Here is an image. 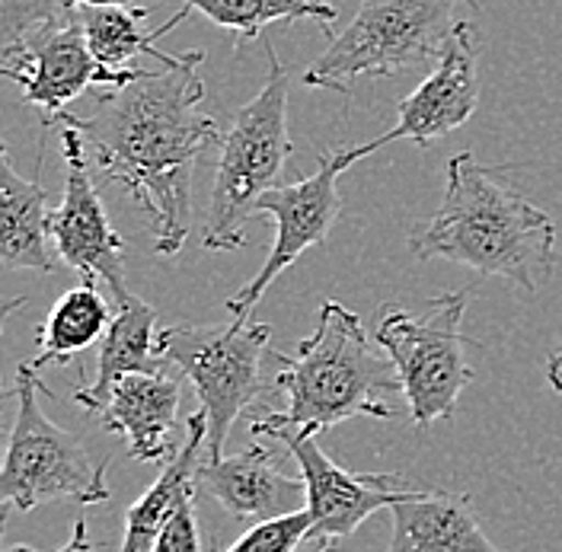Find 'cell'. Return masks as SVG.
I'll return each instance as SVG.
<instances>
[{"label":"cell","instance_id":"12","mask_svg":"<svg viewBox=\"0 0 562 552\" xmlns=\"http://www.w3.org/2000/svg\"><path fill=\"white\" fill-rule=\"evenodd\" d=\"M276 441L288 444L291 457L301 466L304 483H307V508L314 515L311 540H342V537H351L374 511L393 508L403 498L419 492L416 485H409L403 476L342 470L339 463H333L323 453V448L316 444V438L311 431H301V428L279 431Z\"/></svg>","mask_w":562,"mask_h":552},{"label":"cell","instance_id":"6","mask_svg":"<svg viewBox=\"0 0 562 552\" xmlns=\"http://www.w3.org/2000/svg\"><path fill=\"white\" fill-rule=\"evenodd\" d=\"M45 390L48 386L38 380V371L30 368V361L20 364L16 386L10 390V396L20 399V409L10 428L0 473L3 505H16L20 511H35L38 505L58 498H70L83 508L103 505L109 502V463H97L70 431L38 409L35 396Z\"/></svg>","mask_w":562,"mask_h":552},{"label":"cell","instance_id":"11","mask_svg":"<svg viewBox=\"0 0 562 552\" xmlns=\"http://www.w3.org/2000/svg\"><path fill=\"white\" fill-rule=\"evenodd\" d=\"M135 74L138 68L105 70L93 58L80 16L65 26L33 30L20 42L7 45L0 68V77L23 90V103L45 109L52 119L90 87H119Z\"/></svg>","mask_w":562,"mask_h":552},{"label":"cell","instance_id":"23","mask_svg":"<svg viewBox=\"0 0 562 552\" xmlns=\"http://www.w3.org/2000/svg\"><path fill=\"white\" fill-rule=\"evenodd\" d=\"M77 20V0H0L3 48L42 26H65Z\"/></svg>","mask_w":562,"mask_h":552},{"label":"cell","instance_id":"18","mask_svg":"<svg viewBox=\"0 0 562 552\" xmlns=\"http://www.w3.org/2000/svg\"><path fill=\"white\" fill-rule=\"evenodd\" d=\"M202 450H209V418L199 409V413H192L186 418V441H182V448L176 450L173 457L164 463V470L154 480V485L128 508V515H125V537H122V550L119 552L154 550V540H157V533L167 523V518L173 515L186 498L199 495L195 473H199V463L209 457Z\"/></svg>","mask_w":562,"mask_h":552},{"label":"cell","instance_id":"13","mask_svg":"<svg viewBox=\"0 0 562 552\" xmlns=\"http://www.w3.org/2000/svg\"><path fill=\"white\" fill-rule=\"evenodd\" d=\"M480 90V35L470 23H457L435 70L400 103L396 125L364 144L368 154L393 140H413L425 150L428 144L457 132L476 112Z\"/></svg>","mask_w":562,"mask_h":552},{"label":"cell","instance_id":"20","mask_svg":"<svg viewBox=\"0 0 562 552\" xmlns=\"http://www.w3.org/2000/svg\"><path fill=\"white\" fill-rule=\"evenodd\" d=\"M77 16L83 23L87 45L93 52V58L105 70H128L132 58L138 55H154L160 65L170 61V55L157 52V42L164 35H170L192 16L189 7H179L173 16L160 26V30H144L147 23V7H119V3H80Z\"/></svg>","mask_w":562,"mask_h":552},{"label":"cell","instance_id":"8","mask_svg":"<svg viewBox=\"0 0 562 552\" xmlns=\"http://www.w3.org/2000/svg\"><path fill=\"white\" fill-rule=\"evenodd\" d=\"M272 339L269 323H209L167 326L157 339L160 358L192 383L209 418L211 460L224 457L231 428L262 393V358Z\"/></svg>","mask_w":562,"mask_h":552},{"label":"cell","instance_id":"10","mask_svg":"<svg viewBox=\"0 0 562 552\" xmlns=\"http://www.w3.org/2000/svg\"><path fill=\"white\" fill-rule=\"evenodd\" d=\"M65 150V195L61 205L52 207L48 237L55 243V256L74 269L83 281H105L115 301L128 297L125 288V243L115 234L97 182L87 164V144L70 128L58 125Z\"/></svg>","mask_w":562,"mask_h":552},{"label":"cell","instance_id":"5","mask_svg":"<svg viewBox=\"0 0 562 552\" xmlns=\"http://www.w3.org/2000/svg\"><path fill=\"white\" fill-rule=\"evenodd\" d=\"M473 0H361L342 33L304 70V83L349 97L361 77H396L441 58L457 10Z\"/></svg>","mask_w":562,"mask_h":552},{"label":"cell","instance_id":"19","mask_svg":"<svg viewBox=\"0 0 562 552\" xmlns=\"http://www.w3.org/2000/svg\"><path fill=\"white\" fill-rule=\"evenodd\" d=\"M48 192L13 170L0 147V259L3 269L52 272L55 256L48 249Z\"/></svg>","mask_w":562,"mask_h":552},{"label":"cell","instance_id":"1","mask_svg":"<svg viewBox=\"0 0 562 552\" xmlns=\"http://www.w3.org/2000/svg\"><path fill=\"white\" fill-rule=\"evenodd\" d=\"M202 61L199 48L170 55L160 70L138 68L119 87H100L93 112L52 119L70 125L93 150L103 182L125 185L144 207L157 256H176L186 246L195 164L221 140L217 122L205 112Z\"/></svg>","mask_w":562,"mask_h":552},{"label":"cell","instance_id":"22","mask_svg":"<svg viewBox=\"0 0 562 552\" xmlns=\"http://www.w3.org/2000/svg\"><path fill=\"white\" fill-rule=\"evenodd\" d=\"M182 7H189L192 13H202L214 26L234 33L237 52H244L246 42H252L272 23L316 20L323 33H329V26L339 16V10L326 0H182Z\"/></svg>","mask_w":562,"mask_h":552},{"label":"cell","instance_id":"4","mask_svg":"<svg viewBox=\"0 0 562 552\" xmlns=\"http://www.w3.org/2000/svg\"><path fill=\"white\" fill-rule=\"evenodd\" d=\"M269 77L262 90L244 103L221 128L217 164L211 182L209 211L202 224V246L209 252H234L246 240V224L266 192L281 185L291 157L288 138V87L291 77L276 45L266 38Z\"/></svg>","mask_w":562,"mask_h":552},{"label":"cell","instance_id":"15","mask_svg":"<svg viewBox=\"0 0 562 552\" xmlns=\"http://www.w3.org/2000/svg\"><path fill=\"white\" fill-rule=\"evenodd\" d=\"M182 399V383L160 374H128L122 378L97 418L103 421L105 431L125 438L128 453L140 463H167L173 457L176 444V413Z\"/></svg>","mask_w":562,"mask_h":552},{"label":"cell","instance_id":"21","mask_svg":"<svg viewBox=\"0 0 562 552\" xmlns=\"http://www.w3.org/2000/svg\"><path fill=\"white\" fill-rule=\"evenodd\" d=\"M109 323V301L97 281H80L52 304L45 323L38 326V348L30 368L42 371L48 364H68L90 346L103 342Z\"/></svg>","mask_w":562,"mask_h":552},{"label":"cell","instance_id":"24","mask_svg":"<svg viewBox=\"0 0 562 552\" xmlns=\"http://www.w3.org/2000/svg\"><path fill=\"white\" fill-rule=\"evenodd\" d=\"M314 533V515L311 508L281 515V518L256 520L244 537L227 552H297Z\"/></svg>","mask_w":562,"mask_h":552},{"label":"cell","instance_id":"17","mask_svg":"<svg viewBox=\"0 0 562 552\" xmlns=\"http://www.w3.org/2000/svg\"><path fill=\"white\" fill-rule=\"evenodd\" d=\"M157 311L135 294L115 301V316L97 351V380L74 390V403L83 413L97 415L109 399L112 386L128 374H160L164 358L157 348Z\"/></svg>","mask_w":562,"mask_h":552},{"label":"cell","instance_id":"14","mask_svg":"<svg viewBox=\"0 0 562 552\" xmlns=\"http://www.w3.org/2000/svg\"><path fill=\"white\" fill-rule=\"evenodd\" d=\"M195 485L237 520L281 518L304 511L307 505L304 476H288L276 463V453L256 441L231 457H205Z\"/></svg>","mask_w":562,"mask_h":552},{"label":"cell","instance_id":"2","mask_svg":"<svg viewBox=\"0 0 562 552\" xmlns=\"http://www.w3.org/2000/svg\"><path fill=\"white\" fill-rule=\"evenodd\" d=\"M445 179L441 205L409 234V252L457 262L537 294L557 269L553 217L521 195L502 170L476 164L470 150L448 160Z\"/></svg>","mask_w":562,"mask_h":552},{"label":"cell","instance_id":"3","mask_svg":"<svg viewBox=\"0 0 562 552\" xmlns=\"http://www.w3.org/2000/svg\"><path fill=\"white\" fill-rule=\"evenodd\" d=\"M276 358V386L284 393V406L252 418V438H276L291 428L319 435L355 415H396V406L390 403L393 393H403L396 368L371 348L358 313L339 301H326L319 307L314 333L301 339L294 354Z\"/></svg>","mask_w":562,"mask_h":552},{"label":"cell","instance_id":"26","mask_svg":"<svg viewBox=\"0 0 562 552\" xmlns=\"http://www.w3.org/2000/svg\"><path fill=\"white\" fill-rule=\"evenodd\" d=\"M7 552H38V550H33V547H13V550H7ZM58 552H97L93 540H90V527H87V518H83V515L74 520V533H70V540Z\"/></svg>","mask_w":562,"mask_h":552},{"label":"cell","instance_id":"9","mask_svg":"<svg viewBox=\"0 0 562 552\" xmlns=\"http://www.w3.org/2000/svg\"><path fill=\"white\" fill-rule=\"evenodd\" d=\"M361 157H371L364 144L329 150L319 157L314 176H304L297 182H281L259 199L256 214H266L276 221V240H272V249H269L262 269L252 275V281H246L234 297H227L231 319H244L246 323L256 311V304L262 301V294L272 288V281L284 269H291L307 249L326 246V237H329V230L342 211L339 176L346 173L351 164H358Z\"/></svg>","mask_w":562,"mask_h":552},{"label":"cell","instance_id":"27","mask_svg":"<svg viewBox=\"0 0 562 552\" xmlns=\"http://www.w3.org/2000/svg\"><path fill=\"white\" fill-rule=\"evenodd\" d=\"M547 380H550V386L562 393V346L550 354V361H547Z\"/></svg>","mask_w":562,"mask_h":552},{"label":"cell","instance_id":"25","mask_svg":"<svg viewBox=\"0 0 562 552\" xmlns=\"http://www.w3.org/2000/svg\"><path fill=\"white\" fill-rule=\"evenodd\" d=\"M150 552H202V530L195 518V495L186 498L160 527Z\"/></svg>","mask_w":562,"mask_h":552},{"label":"cell","instance_id":"7","mask_svg":"<svg viewBox=\"0 0 562 552\" xmlns=\"http://www.w3.org/2000/svg\"><path fill=\"white\" fill-rule=\"evenodd\" d=\"M467 301L470 291H451L428 301L422 316L403 311L400 304H386L378 313L374 342L393 361L409 418L419 428L435 425L438 418H451L460 393L473 380L463 358L467 339L460 333Z\"/></svg>","mask_w":562,"mask_h":552},{"label":"cell","instance_id":"29","mask_svg":"<svg viewBox=\"0 0 562 552\" xmlns=\"http://www.w3.org/2000/svg\"><path fill=\"white\" fill-rule=\"evenodd\" d=\"M316 547L311 552H339L336 547H333V540H314Z\"/></svg>","mask_w":562,"mask_h":552},{"label":"cell","instance_id":"28","mask_svg":"<svg viewBox=\"0 0 562 552\" xmlns=\"http://www.w3.org/2000/svg\"><path fill=\"white\" fill-rule=\"evenodd\" d=\"M80 3H119V7H135V3H138V7H147L150 0H77V7H80ZM154 3H157V0H154Z\"/></svg>","mask_w":562,"mask_h":552},{"label":"cell","instance_id":"16","mask_svg":"<svg viewBox=\"0 0 562 552\" xmlns=\"http://www.w3.org/2000/svg\"><path fill=\"white\" fill-rule=\"evenodd\" d=\"M390 520L386 552H505L486 537L463 492L419 488L390 508Z\"/></svg>","mask_w":562,"mask_h":552}]
</instances>
